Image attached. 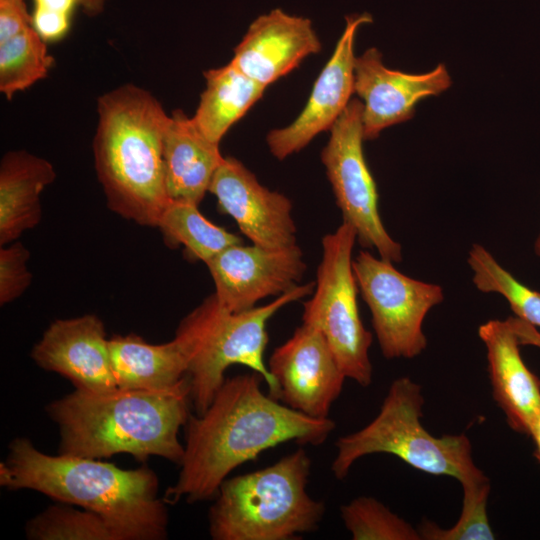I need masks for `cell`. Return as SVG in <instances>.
<instances>
[{
	"label": "cell",
	"instance_id": "1",
	"mask_svg": "<svg viewBox=\"0 0 540 540\" xmlns=\"http://www.w3.org/2000/svg\"><path fill=\"white\" fill-rule=\"evenodd\" d=\"M257 372L226 378L202 414L185 424L184 455L177 481L164 501L188 503L216 497L235 468L281 443L320 445L335 429L328 418H313L266 395Z\"/></svg>",
	"mask_w": 540,
	"mask_h": 540
},
{
	"label": "cell",
	"instance_id": "2",
	"mask_svg": "<svg viewBox=\"0 0 540 540\" xmlns=\"http://www.w3.org/2000/svg\"><path fill=\"white\" fill-rule=\"evenodd\" d=\"M0 485L34 490L94 512L116 540L167 537V503L158 497L157 475L146 466L122 469L100 459L49 455L19 437L10 442L7 458L0 463Z\"/></svg>",
	"mask_w": 540,
	"mask_h": 540
},
{
	"label": "cell",
	"instance_id": "3",
	"mask_svg": "<svg viewBox=\"0 0 540 540\" xmlns=\"http://www.w3.org/2000/svg\"><path fill=\"white\" fill-rule=\"evenodd\" d=\"M190 403L186 376L163 389H75L46 411L59 429L58 454L102 459L126 453L139 461L158 456L180 464L184 445L178 433Z\"/></svg>",
	"mask_w": 540,
	"mask_h": 540
},
{
	"label": "cell",
	"instance_id": "4",
	"mask_svg": "<svg viewBox=\"0 0 540 540\" xmlns=\"http://www.w3.org/2000/svg\"><path fill=\"white\" fill-rule=\"evenodd\" d=\"M93 155L107 206L142 226L157 227L170 201L165 183L163 137L169 115L134 84L103 94Z\"/></svg>",
	"mask_w": 540,
	"mask_h": 540
},
{
	"label": "cell",
	"instance_id": "5",
	"mask_svg": "<svg viewBox=\"0 0 540 540\" xmlns=\"http://www.w3.org/2000/svg\"><path fill=\"white\" fill-rule=\"evenodd\" d=\"M311 459L299 448L274 464L226 478L209 510L214 540H289L318 529L326 512L306 491Z\"/></svg>",
	"mask_w": 540,
	"mask_h": 540
},
{
	"label": "cell",
	"instance_id": "6",
	"mask_svg": "<svg viewBox=\"0 0 540 540\" xmlns=\"http://www.w3.org/2000/svg\"><path fill=\"white\" fill-rule=\"evenodd\" d=\"M423 405L419 384L409 377L395 379L377 416L364 428L337 440L333 475L342 480L358 459L387 453L419 471L454 477L461 486L488 480L476 466L470 439L464 433L435 437L424 428L420 421Z\"/></svg>",
	"mask_w": 540,
	"mask_h": 540
},
{
	"label": "cell",
	"instance_id": "7",
	"mask_svg": "<svg viewBox=\"0 0 540 540\" xmlns=\"http://www.w3.org/2000/svg\"><path fill=\"white\" fill-rule=\"evenodd\" d=\"M314 288V282L298 285L268 304L241 312L228 311L211 294L182 319L176 335L189 352L187 377L196 414L208 408L226 379L225 371L234 364L260 374L269 395L278 400L277 385L264 362L267 322L287 304L312 295Z\"/></svg>",
	"mask_w": 540,
	"mask_h": 540
},
{
	"label": "cell",
	"instance_id": "8",
	"mask_svg": "<svg viewBox=\"0 0 540 540\" xmlns=\"http://www.w3.org/2000/svg\"><path fill=\"white\" fill-rule=\"evenodd\" d=\"M356 241L354 228L346 222L322 238L315 292L303 304L302 323L322 333L346 378L367 387L372 382V334L364 327L358 309L352 266Z\"/></svg>",
	"mask_w": 540,
	"mask_h": 540
},
{
	"label": "cell",
	"instance_id": "9",
	"mask_svg": "<svg viewBox=\"0 0 540 540\" xmlns=\"http://www.w3.org/2000/svg\"><path fill=\"white\" fill-rule=\"evenodd\" d=\"M363 103L353 98L331 127L321 161L343 222L351 225L362 247L374 248L391 263L402 260L401 245L386 231L378 211V193L363 153Z\"/></svg>",
	"mask_w": 540,
	"mask_h": 540
},
{
	"label": "cell",
	"instance_id": "10",
	"mask_svg": "<svg viewBox=\"0 0 540 540\" xmlns=\"http://www.w3.org/2000/svg\"><path fill=\"white\" fill-rule=\"evenodd\" d=\"M352 266L383 356L411 359L422 353L427 345L423 321L443 301L442 288L408 277L368 251H361Z\"/></svg>",
	"mask_w": 540,
	"mask_h": 540
},
{
	"label": "cell",
	"instance_id": "11",
	"mask_svg": "<svg viewBox=\"0 0 540 540\" xmlns=\"http://www.w3.org/2000/svg\"><path fill=\"white\" fill-rule=\"evenodd\" d=\"M267 367L278 400L313 418H328L346 378L322 333L304 323L274 349Z\"/></svg>",
	"mask_w": 540,
	"mask_h": 540
},
{
	"label": "cell",
	"instance_id": "12",
	"mask_svg": "<svg viewBox=\"0 0 540 540\" xmlns=\"http://www.w3.org/2000/svg\"><path fill=\"white\" fill-rule=\"evenodd\" d=\"M218 303L231 312L255 307L259 300L280 296L299 285L306 271L297 245L270 249L232 245L207 264Z\"/></svg>",
	"mask_w": 540,
	"mask_h": 540
},
{
	"label": "cell",
	"instance_id": "13",
	"mask_svg": "<svg viewBox=\"0 0 540 540\" xmlns=\"http://www.w3.org/2000/svg\"><path fill=\"white\" fill-rule=\"evenodd\" d=\"M373 21L369 13L346 16V26L326 65L314 82L309 99L289 125L271 130L266 142L278 160L301 151L317 135L330 130L354 93V43L357 30Z\"/></svg>",
	"mask_w": 540,
	"mask_h": 540
},
{
	"label": "cell",
	"instance_id": "14",
	"mask_svg": "<svg viewBox=\"0 0 540 540\" xmlns=\"http://www.w3.org/2000/svg\"><path fill=\"white\" fill-rule=\"evenodd\" d=\"M451 84L442 63L427 73L410 74L389 69L377 48L367 49L354 65V93L363 103L364 139L374 140L384 129L411 119L418 102L440 95Z\"/></svg>",
	"mask_w": 540,
	"mask_h": 540
},
{
	"label": "cell",
	"instance_id": "15",
	"mask_svg": "<svg viewBox=\"0 0 540 540\" xmlns=\"http://www.w3.org/2000/svg\"><path fill=\"white\" fill-rule=\"evenodd\" d=\"M209 192L252 244L270 249L297 244L290 199L263 186L238 159L223 158Z\"/></svg>",
	"mask_w": 540,
	"mask_h": 540
},
{
	"label": "cell",
	"instance_id": "16",
	"mask_svg": "<svg viewBox=\"0 0 540 540\" xmlns=\"http://www.w3.org/2000/svg\"><path fill=\"white\" fill-rule=\"evenodd\" d=\"M31 357L42 369L67 378L75 389L108 391L117 388L109 339L102 320L96 315L54 320L34 345Z\"/></svg>",
	"mask_w": 540,
	"mask_h": 540
},
{
	"label": "cell",
	"instance_id": "17",
	"mask_svg": "<svg viewBox=\"0 0 540 540\" xmlns=\"http://www.w3.org/2000/svg\"><path fill=\"white\" fill-rule=\"evenodd\" d=\"M528 325L518 317H509L490 320L478 329L486 347L494 400L510 428L527 435L540 412V378L529 370L519 350Z\"/></svg>",
	"mask_w": 540,
	"mask_h": 540
},
{
	"label": "cell",
	"instance_id": "18",
	"mask_svg": "<svg viewBox=\"0 0 540 540\" xmlns=\"http://www.w3.org/2000/svg\"><path fill=\"white\" fill-rule=\"evenodd\" d=\"M320 50L310 19L274 9L250 24L230 62L267 87Z\"/></svg>",
	"mask_w": 540,
	"mask_h": 540
},
{
	"label": "cell",
	"instance_id": "19",
	"mask_svg": "<svg viewBox=\"0 0 540 540\" xmlns=\"http://www.w3.org/2000/svg\"><path fill=\"white\" fill-rule=\"evenodd\" d=\"M219 145L177 109L169 115L163 137L166 190L170 200L199 205L223 160Z\"/></svg>",
	"mask_w": 540,
	"mask_h": 540
},
{
	"label": "cell",
	"instance_id": "20",
	"mask_svg": "<svg viewBox=\"0 0 540 540\" xmlns=\"http://www.w3.org/2000/svg\"><path fill=\"white\" fill-rule=\"evenodd\" d=\"M56 177L53 165L25 150L7 152L0 163V245L18 240L42 217L40 195Z\"/></svg>",
	"mask_w": 540,
	"mask_h": 540
},
{
	"label": "cell",
	"instance_id": "21",
	"mask_svg": "<svg viewBox=\"0 0 540 540\" xmlns=\"http://www.w3.org/2000/svg\"><path fill=\"white\" fill-rule=\"evenodd\" d=\"M109 350L119 388L163 389L187 376L189 352L178 335L161 344L146 342L136 334L114 335L109 339Z\"/></svg>",
	"mask_w": 540,
	"mask_h": 540
},
{
	"label": "cell",
	"instance_id": "22",
	"mask_svg": "<svg viewBox=\"0 0 540 540\" xmlns=\"http://www.w3.org/2000/svg\"><path fill=\"white\" fill-rule=\"evenodd\" d=\"M206 86L191 117L201 134L214 144L263 96L265 86L231 62L204 72Z\"/></svg>",
	"mask_w": 540,
	"mask_h": 540
},
{
	"label": "cell",
	"instance_id": "23",
	"mask_svg": "<svg viewBox=\"0 0 540 540\" xmlns=\"http://www.w3.org/2000/svg\"><path fill=\"white\" fill-rule=\"evenodd\" d=\"M165 240L182 245L186 254L207 264L226 248L241 244L242 239L205 218L198 205L170 200L157 224Z\"/></svg>",
	"mask_w": 540,
	"mask_h": 540
},
{
	"label": "cell",
	"instance_id": "24",
	"mask_svg": "<svg viewBox=\"0 0 540 540\" xmlns=\"http://www.w3.org/2000/svg\"><path fill=\"white\" fill-rule=\"evenodd\" d=\"M54 59L46 42L32 24L13 38L0 43V92L11 100L45 78Z\"/></svg>",
	"mask_w": 540,
	"mask_h": 540
},
{
	"label": "cell",
	"instance_id": "25",
	"mask_svg": "<svg viewBox=\"0 0 540 540\" xmlns=\"http://www.w3.org/2000/svg\"><path fill=\"white\" fill-rule=\"evenodd\" d=\"M467 262L478 290L502 295L519 319L540 327V292L519 282L481 245L472 246Z\"/></svg>",
	"mask_w": 540,
	"mask_h": 540
},
{
	"label": "cell",
	"instance_id": "26",
	"mask_svg": "<svg viewBox=\"0 0 540 540\" xmlns=\"http://www.w3.org/2000/svg\"><path fill=\"white\" fill-rule=\"evenodd\" d=\"M25 532L32 540H116L101 516L65 503L51 505L30 519Z\"/></svg>",
	"mask_w": 540,
	"mask_h": 540
},
{
	"label": "cell",
	"instance_id": "27",
	"mask_svg": "<svg viewBox=\"0 0 540 540\" xmlns=\"http://www.w3.org/2000/svg\"><path fill=\"white\" fill-rule=\"evenodd\" d=\"M354 540H419L418 529L373 497L360 496L340 507Z\"/></svg>",
	"mask_w": 540,
	"mask_h": 540
},
{
	"label": "cell",
	"instance_id": "28",
	"mask_svg": "<svg viewBox=\"0 0 540 540\" xmlns=\"http://www.w3.org/2000/svg\"><path fill=\"white\" fill-rule=\"evenodd\" d=\"M462 510L458 521L451 528H441L431 521H423L418 528L421 539L427 540H493L487 502L490 481L462 485Z\"/></svg>",
	"mask_w": 540,
	"mask_h": 540
},
{
	"label": "cell",
	"instance_id": "29",
	"mask_svg": "<svg viewBox=\"0 0 540 540\" xmlns=\"http://www.w3.org/2000/svg\"><path fill=\"white\" fill-rule=\"evenodd\" d=\"M0 247V304L20 297L29 287L32 275L27 267L28 249L20 241Z\"/></svg>",
	"mask_w": 540,
	"mask_h": 540
},
{
	"label": "cell",
	"instance_id": "30",
	"mask_svg": "<svg viewBox=\"0 0 540 540\" xmlns=\"http://www.w3.org/2000/svg\"><path fill=\"white\" fill-rule=\"evenodd\" d=\"M24 0L0 1V43L5 42L31 25Z\"/></svg>",
	"mask_w": 540,
	"mask_h": 540
},
{
	"label": "cell",
	"instance_id": "31",
	"mask_svg": "<svg viewBox=\"0 0 540 540\" xmlns=\"http://www.w3.org/2000/svg\"><path fill=\"white\" fill-rule=\"evenodd\" d=\"M107 0H33V9L45 11L71 21L74 11L81 7L87 14L103 11Z\"/></svg>",
	"mask_w": 540,
	"mask_h": 540
},
{
	"label": "cell",
	"instance_id": "32",
	"mask_svg": "<svg viewBox=\"0 0 540 540\" xmlns=\"http://www.w3.org/2000/svg\"><path fill=\"white\" fill-rule=\"evenodd\" d=\"M529 436H531L533 439L535 445V456L540 462V412L531 425Z\"/></svg>",
	"mask_w": 540,
	"mask_h": 540
},
{
	"label": "cell",
	"instance_id": "33",
	"mask_svg": "<svg viewBox=\"0 0 540 540\" xmlns=\"http://www.w3.org/2000/svg\"><path fill=\"white\" fill-rule=\"evenodd\" d=\"M534 251L536 253L537 256L540 257V233L535 241V244H534Z\"/></svg>",
	"mask_w": 540,
	"mask_h": 540
},
{
	"label": "cell",
	"instance_id": "34",
	"mask_svg": "<svg viewBox=\"0 0 540 540\" xmlns=\"http://www.w3.org/2000/svg\"><path fill=\"white\" fill-rule=\"evenodd\" d=\"M0 1H5V0H0Z\"/></svg>",
	"mask_w": 540,
	"mask_h": 540
}]
</instances>
